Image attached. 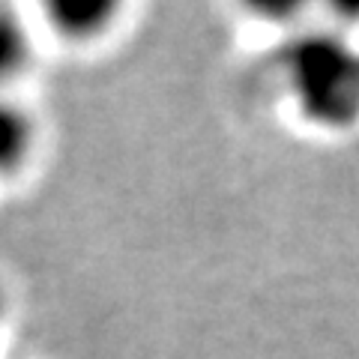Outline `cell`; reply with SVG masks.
I'll list each match as a JSON object with an SVG mask.
<instances>
[{
  "label": "cell",
  "mask_w": 359,
  "mask_h": 359,
  "mask_svg": "<svg viewBox=\"0 0 359 359\" xmlns=\"http://www.w3.org/2000/svg\"><path fill=\"white\" fill-rule=\"evenodd\" d=\"M30 39L21 21H15L9 13H0V81L15 78L27 63Z\"/></svg>",
  "instance_id": "3957f363"
},
{
  "label": "cell",
  "mask_w": 359,
  "mask_h": 359,
  "mask_svg": "<svg viewBox=\"0 0 359 359\" xmlns=\"http://www.w3.org/2000/svg\"><path fill=\"white\" fill-rule=\"evenodd\" d=\"M297 72L318 114H344L359 102V60L339 45H309L299 54Z\"/></svg>",
  "instance_id": "6da1fadb"
},
{
  "label": "cell",
  "mask_w": 359,
  "mask_h": 359,
  "mask_svg": "<svg viewBox=\"0 0 359 359\" xmlns=\"http://www.w3.org/2000/svg\"><path fill=\"white\" fill-rule=\"evenodd\" d=\"M33 150V120L27 111L0 99V177L18 171Z\"/></svg>",
  "instance_id": "7a4b0ae2"
},
{
  "label": "cell",
  "mask_w": 359,
  "mask_h": 359,
  "mask_svg": "<svg viewBox=\"0 0 359 359\" xmlns=\"http://www.w3.org/2000/svg\"><path fill=\"white\" fill-rule=\"evenodd\" d=\"M0 320H4V290H0Z\"/></svg>",
  "instance_id": "277c9868"
}]
</instances>
